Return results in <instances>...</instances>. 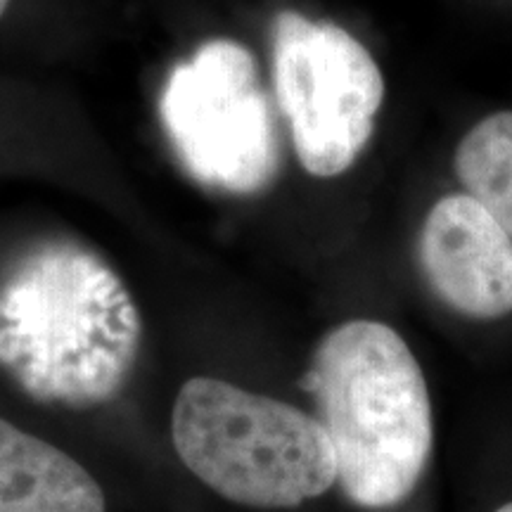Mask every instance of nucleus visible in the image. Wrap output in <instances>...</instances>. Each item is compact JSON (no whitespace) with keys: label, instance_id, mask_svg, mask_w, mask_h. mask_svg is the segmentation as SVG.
Listing matches in <instances>:
<instances>
[{"label":"nucleus","instance_id":"10","mask_svg":"<svg viewBox=\"0 0 512 512\" xmlns=\"http://www.w3.org/2000/svg\"><path fill=\"white\" fill-rule=\"evenodd\" d=\"M496 512H512V503H508V505H503V508H498Z\"/></svg>","mask_w":512,"mask_h":512},{"label":"nucleus","instance_id":"4","mask_svg":"<svg viewBox=\"0 0 512 512\" xmlns=\"http://www.w3.org/2000/svg\"><path fill=\"white\" fill-rule=\"evenodd\" d=\"M159 110L178 159L207 188L254 195L278 176L273 112L242 43L214 38L197 48L169 74Z\"/></svg>","mask_w":512,"mask_h":512},{"label":"nucleus","instance_id":"1","mask_svg":"<svg viewBox=\"0 0 512 512\" xmlns=\"http://www.w3.org/2000/svg\"><path fill=\"white\" fill-rule=\"evenodd\" d=\"M304 387L335 446L337 482L361 508L406 501L434 444L432 403L418 358L380 320L337 325L313 351Z\"/></svg>","mask_w":512,"mask_h":512},{"label":"nucleus","instance_id":"5","mask_svg":"<svg viewBox=\"0 0 512 512\" xmlns=\"http://www.w3.org/2000/svg\"><path fill=\"white\" fill-rule=\"evenodd\" d=\"M271 60L299 162L318 178L344 174L373 136L384 100L373 55L347 29L285 10L273 19Z\"/></svg>","mask_w":512,"mask_h":512},{"label":"nucleus","instance_id":"9","mask_svg":"<svg viewBox=\"0 0 512 512\" xmlns=\"http://www.w3.org/2000/svg\"><path fill=\"white\" fill-rule=\"evenodd\" d=\"M8 3H10V0H0V17H3V12L8 10Z\"/></svg>","mask_w":512,"mask_h":512},{"label":"nucleus","instance_id":"8","mask_svg":"<svg viewBox=\"0 0 512 512\" xmlns=\"http://www.w3.org/2000/svg\"><path fill=\"white\" fill-rule=\"evenodd\" d=\"M453 169L467 195L512 235V112H496L472 126L460 140Z\"/></svg>","mask_w":512,"mask_h":512},{"label":"nucleus","instance_id":"6","mask_svg":"<svg viewBox=\"0 0 512 512\" xmlns=\"http://www.w3.org/2000/svg\"><path fill=\"white\" fill-rule=\"evenodd\" d=\"M420 266L434 294L470 318L512 313V235L475 197L448 195L420 230Z\"/></svg>","mask_w":512,"mask_h":512},{"label":"nucleus","instance_id":"7","mask_svg":"<svg viewBox=\"0 0 512 512\" xmlns=\"http://www.w3.org/2000/svg\"><path fill=\"white\" fill-rule=\"evenodd\" d=\"M0 512H105V494L69 453L0 418Z\"/></svg>","mask_w":512,"mask_h":512},{"label":"nucleus","instance_id":"3","mask_svg":"<svg viewBox=\"0 0 512 512\" xmlns=\"http://www.w3.org/2000/svg\"><path fill=\"white\" fill-rule=\"evenodd\" d=\"M171 434L183 465L233 503L294 508L337 482L335 446L323 422L216 377L183 384Z\"/></svg>","mask_w":512,"mask_h":512},{"label":"nucleus","instance_id":"2","mask_svg":"<svg viewBox=\"0 0 512 512\" xmlns=\"http://www.w3.org/2000/svg\"><path fill=\"white\" fill-rule=\"evenodd\" d=\"M10 330L31 358L36 392L64 403L105 401L140 347V316L119 275L79 245H50L3 299Z\"/></svg>","mask_w":512,"mask_h":512}]
</instances>
